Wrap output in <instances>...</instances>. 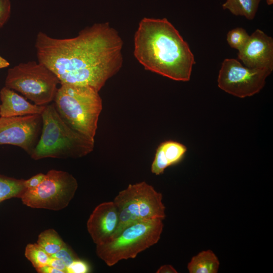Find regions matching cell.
Returning <instances> with one entry per match:
<instances>
[{"label": "cell", "instance_id": "28", "mask_svg": "<svg viewBox=\"0 0 273 273\" xmlns=\"http://www.w3.org/2000/svg\"><path fill=\"white\" fill-rule=\"evenodd\" d=\"M10 65V63L6 59L0 56V69L7 67Z\"/></svg>", "mask_w": 273, "mask_h": 273}, {"label": "cell", "instance_id": "11", "mask_svg": "<svg viewBox=\"0 0 273 273\" xmlns=\"http://www.w3.org/2000/svg\"><path fill=\"white\" fill-rule=\"evenodd\" d=\"M238 58L245 66L253 69L273 70V39L260 29H256L242 49Z\"/></svg>", "mask_w": 273, "mask_h": 273}, {"label": "cell", "instance_id": "22", "mask_svg": "<svg viewBox=\"0 0 273 273\" xmlns=\"http://www.w3.org/2000/svg\"><path fill=\"white\" fill-rule=\"evenodd\" d=\"M90 270L88 263L78 258L67 267V273H87Z\"/></svg>", "mask_w": 273, "mask_h": 273}, {"label": "cell", "instance_id": "24", "mask_svg": "<svg viewBox=\"0 0 273 273\" xmlns=\"http://www.w3.org/2000/svg\"><path fill=\"white\" fill-rule=\"evenodd\" d=\"M45 174L39 173L30 178L24 180V185L26 190H31L36 188L43 180Z\"/></svg>", "mask_w": 273, "mask_h": 273}, {"label": "cell", "instance_id": "8", "mask_svg": "<svg viewBox=\"0 0 273 273\" xmlns=\"http://www.w3.org/2000/svg\"><path fill=\"white\" fill-rule=\"evenodd\" d=\"M271 72L266 69L248 68L235 59H225L219 71L218 86L240 98L251 97L263 88L266 78Z\"/></svg>", "mask_w": 273, "mask_h": 273}, {"label": "cell", "instance_id": "1", "mask_svg": "<svg viewBox=\"0 0 273 273\" xmlns=\"http://www.w3.org/2000/svg\"><path fill=\"white\" fill-rule=\"evenodd\" d=\"M123 42L109 22L95 23L70 38L39 32L35 47L38 61L57 76L60 84L89 86L99 92L123 64Z\"/></svg>", "mask_w": 273, "mask_h": 273}, {"label": "cell", "instance_id": "3", "mask_svg": "<svg viewBox=\"0 0 273 273\" xmlns=\"http://www.w3.org/2000/svg\"><path fill=\"white\" fill-rule=\"evenodd\" d=\"M41 115V132L30 155L32 158H76L93 150L95 141L68 125L58 113L54 104L46 105Z\"/></svg>", "mask_w": 273, "mask_h": 273}, {"label": "cell", "instance_id": "17", "mask_svg": "<svg viewBox=\"0 0 273 273\" xmlns=\"http://www.w3.org/2000/svg\"><path fill=\"white\" fill-rule=\"evenodd\" d=\"M158 148L160 150L168 166L179 163L187 151V148L184 145L172 140L161 143Z\"/></svg>", "mask_w": 273, "mask_h": 273}, {"label": "cell", "instance_id": "23", "mask_svg": "<svg viewBox=\"0 0 273 273\" xmlns=\"http://www.w3.org/2000/svg\"><path fill=\"white\" fill-rule=\"evenodd\" d=\"M10 0H0V28L7 22L11 14Z\"/></svg>", "mask_w": 273, "mask_h": 273}, {"label": "cell", "instance_id": "2", "mask_svg": "<svg viewBox=\"0 0 273 273\" xmlns=\"http://www.w3.org/2000/svg\"><path fill=\"white\" fill-rule=\"evenodd\" d=\"M133 54L146 70L175 81H189L196 63L188 43L166 18L141 20Z\"/></svg>", "mask_w": 273, "mask_h": 273}, {"label": "cell", "instance_id": "26", "mask_svg": "<svg viewBox=\"0 0 273 273\" xmlns=\"http://www.w3.org/2000/svg\"><path fill=\"white\" fill-rule=\"evenodd\" d=\"M36 270L39 273H63L62 271L57 269L49 265L36 268Z\"/></svg>", "mask_w": 273, "mask_h": 273}, {"label": "cell", "instance_id": "6", "mask_svg": "<svg viewBox=\"0 0 273 273\" xmlns=\"http://www.w3.org/2000/svg\"><path fill=\"white\" fill-rule=\"evenodd\" d=\"M59 83V79L52 70L35 61L21 63L9 69L5 80L6 87L40 106L54 100Z\"/></svg>", "mask_w": 273, "mask_h": 273}, {"label": "cell", "instance_id": "29", "mask_svg": "<svg viewBox=\"0 0 273 273\" xmlns=\"http://www.w3.org/2000/svg\"><path fill=\"white\" fill-rule=\"evenodd\" d=\"M266 2L268 5H271L273 4V0H266Z\"/></svg>", "mask_w": 273, "mask_h": 273}, {"label": "cell", "instance_id": "18", "mask_svg": "<svg viewBox=\"0 0 273 273\" xmlns=\"http://www.w3.org/2000/svg\"><path fill=\"white\" fill-rule=\"evenodd\" d=\"M37 243L50 256L57 253L66 244L58 233L52 229L42 232L38 236Z\"/></svg>", "mask_w": 273, "mask_h": 273}, {"label": "cell", "instance_id": "15", "mask_svg": "<svg viewBox=\"0 0 273 273\" xmlns=\"http://www.w3.org/2000/svg\"><path fill=\"white\" fill-rule=\"evenodd\" d=\"M261 0H226L222 4L223 10H228L235 16H244L253 20L257 11Z\"/></svg>", "mask_w": 273, "mask_h": 273}, {"label": "cell", "instance_id": "7", "mask_svg": "<svg viewBox=\"0 0 273 273\" xmlns=\"http://www.w3.org/2000/svg\"><path fill=\"white\" fill-rule=\"evenodd\" d=\"M77 188V180L72 174L52 169L36 188L26 190L21 199L31 208L58 211L68 205Z\"/></svg>", "mask_w": 273, "mask_h": 273}, {"label": "cell", "instance_id": "19", "mask_svg": "<svg viewBox=\"0 0 273 273\" xmlns=\"http://www.w3.org/2000/svg\"><path fill=\"white\" fill-rule=\"evenodd\" d=\"M25 256L35 269L48 265L51 258L37 243L27 245Z\"/></svg>", "mask_w": 273, "mask_h": 273}, {"label": "cell", "instance_id": "21", "mask_svg": "<svg viewBox=\"0 0 273 273\" xmlns=\"http://www.w3.org/2000/svg\"><path fill=\"white\" fill-rule=\"evenodd\" d=\"M52 257L61 259L68 267L75 260L79 258L71 248L65 244L57 253L51 256Z\"/></svg>", "mask_w": 273, "mask_h": 273}, {"label": "cell", "instance_id": "13", "mask_svg": "<svg viewBox=\"0 0 273 273\" xmlns=\"http://www.w3.org/2000/svg\"><path fill=\"white\" fill-rule=\"evenodd\" d=\"M0 116L3 117L41 115L46 106L32 104L6 86L0 91Z\"/></svg>", "mask_w": 273, "mask_h": 273}, {"label": "cell", "instance_id": "12", "mask_svg": "<svg viewBox=\"0 0 273 273\" xmlns=\"http://www.w3.org/2000/svg\"><path fill=\"white\" fill-rule=\"evenodd\" d=\"M118 222V211L113 201L103 202L96 206L86 223L94 243L97 245L109 242L116 230Z\"/></svg>", "mask_w": 273, "mask_h": 273}, {"label": "cell", "instance_id": "4", "mask_svg": "<svg viewBox=\"0 0 273 273\" xmlns=\"http://www.w3.org/2000/svg\"><path fill=\"white\" fill-rule=\"evenodd\" d=\"M54 101L58 113L68 125L95 141L102 110L99 92L87 85L61 84Z\"/></svg>", "mask_w": 273, "mask_h": 273}, {"label": "cell", "instance_id": "9", "mask_svg": "<svg viewBox=\"0 0 273 273\" xmlns=\"http://www.w3.org/2000/svg\"><path fill=\"white\" fill-rule=\"evenodd\" d=\"M113 201L116 205L125 207L134 222L142 220H163L166 217L162 194L146 181L129 184L118 193Z\"/></svg>", "mask_w": 273, "mask_h": 273}, {"label": "cell", "instance_id": "16", "mask_svg": "<svg viewBox=\"0 0 273 273\" xmlns=\"http://www.w3.org/2000/svg\"><path fill=\"white\" fill-rule=\"evenodd\" d=\"M24 180L0 174V203L13 198H21L26 190Z\"/></svg>", "mask_w": 273, "mask_h": 273}, {"label": "cell", "instance_id": "10", "mask_svg": "<svg viewBox=\"0 0 273 273\" xmlns=\"http://www.w3.org/2000/svg\"><path fill=\"white\" fill-rule=\"evenodd\" d=\"M42 126L41 115L0 117V145L20 147L30 155Z\"/></svg>", "mask_w": 273, "mask_h": 273}, {"label": "cell", "instance_id": "20", "mask_svg": "<svg viewBox=\"0 0 273 273\" xmlns=\"http://www.w3.org/2000/svg\"><path fill=\"white\" fill-rule=\"evenodd\" d=\"M250 35L242 27H237L229 31L226 35V40L230 46L240 51L243 48L249 38Z\"/></svg>", "mask_w": 273, "mask_h": 273}, {"label": "cell", "instance_id": "25", "mask_svg": "<svg viewBox=\"0 0 273 273\" xmlns=\"http://www.w3.org/2000/svg\"><path fill=\"white\" fill-rule=\"evenodd\" d=\"M48 265L67 273V266L63 260L60 259L51 257Z\"/></svg>", "mask_w": 273, "mask_h": 273}, {"label": "cell", "instance_id": "14", "mask_svg": "<svg viewBox=\"0 0 273 273\" xmlns=\"http://www.w3.org/2000/svg\"><path fill=\"white\" fill-rule=\"evenodd\" d=\"M219 261L210 250H203L194 256L188 263L190 273H216L219 267Z\"/></svg>", "mask_w": 273, "mask_h": 273}, {"label": "cell", "instance_id": "5", "mask_svg": "<svg viewBox=\"0 0 273 273\" xmlns=\"http://www.w3.org/2000/svg\"><path fill=\"white\" fill-rule=\"evenodd\" d=\"M162 220H142L132 223L109 242L97 245V256L108 266L135 258L159 241L163 229Z\"/></svg>", "mask_w": 273, "mask_h": 273}, {"label": "cell", "instance_id": "27", "mask_svg": "<svg viewBox=\"0 0 273 273\" xmlns=\"http://www.w3.org/2000/svg\"><path fill=\"white\" fill-rule=\"evenodd\" d=\"M157 273H177L176 269L170 264L161 266L156 271Z\"/></svg>", "mask_w": 273, "mask_h": 273}]
</instances>
